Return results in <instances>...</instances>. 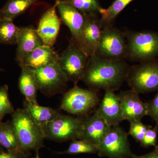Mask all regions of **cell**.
<instances>
[{"label": "cell", "instance_id": "34", "mask_svg": "<svg viewBox=\"0 0 158 158\" xmlns=\"http://www.w3.org/2000/svg\"><path fill=\"white\" fill-rule=\"evenodd\" d=\"M38 151H36V155H35V156L34 158H40Z\"/></svg>", "mask_w": 158, "mask_h": 158}, {"label": "cell", "instance_id": "24", "mask_svg": "<svg viewBox=\"0 0 158 158\" xmlns=\"http://www.w3.org/2000/svg\"><path fill=\"white\" fill-rule=\"evenodd\" d=\"M20 27H17L13 20L0 19V44H17Z\"/></svg>", "mask_w": 158, "mask_h": 158}, {"label": "cell", "instance_id": "8", "mask_svg": "<svg viewBox=\"0 0 158 158\" xmlns=\"http://www.w3.org/2000/svg\"><path fill=\"white\" fill-rule=\"evenodd\" d=\"M124 32L113 26L103 28L96 55L108 60H123L127 58V43Z\"/></svg>", "mask_w": 158, "mask_h": 158}, {"label": "cell", "instance_id": "21", "mask_svg": "<svg viewBox=\"0 0 158 158\" xmlns=\"http://www.w3.org/2000/svg\"><path fill=\"white\" fill-rule=\"evenodd\" d=\"M24 107L40 126L52 120L60 113L52 108L26 101Z\"/></svg>", "mask_w": 158, "mask_h": 158}, {"label": "cell", "instance_id": "17", "mask_svg": "<svg viewBox=\"0 0 158 158\" xmlns=\"http://www.w3.org/2000/svg\"><path fill=\"white\" fill-rule=\"evenodd\" d=\"M59 56L52 48L42 45L28 54L19 65L32 69H37L51 64L58 63Z\"/></svg>", "mask_w": 158, "mask_h": 158}, {"label": "cell", "instance_id": "5", "mask_svg": "<svg viewBox=\"0 0 158 158\" xmlns=\"http://www.w3.org/2000/svg\"><path fill=\"white\" fill-rule=\"evenodd\" d=\"M99 102L97 90L83 89L75 85L64 94L60 108L73 115L87 116Z\"/></svg>", "mask_w": 158, "mask_h": 158}, {"label": "cell", "instance_id": "18", "mask_svg": "<svg viewBox=\"0 0 158 158\" xmlns=\"http://www.w3.org/2000/svg\"><path fill=\"white\" fill-rule=\"evenodd\" d=\"M16 61L20 65L26 56L37 48L44 45L37 30L32 27H20L17 43Z\"/></svg>", "mask_w": 158, "mask_h": 158}, {"label": "cell", "instance_id": "1", "mask_svg": "<svg viewBox=\"0 0 158 158\" xmlns=\"http://www.w3.org/2000/svg\"><path fill=\"white\" fill-rule=\"evenodd\" d=\"M130 67L124 59L108 60L95 54L89 58L82 81L93 90L115 91L126 81Z\"/></svg>", "mask_w": 158, "mask_h": 158}, {"label": "cell", "instance_id": "20", "mask_svg": "<svg viewBox=\"0 0 158 158\" xmlns=\"http://www.w3.org/2000/svg\"><path fill=\"white\" fill-rule=\"evenodd\" d=\"M40 0H8L0 9V19L13 20Z\"/></svg>", "mask_w": 158, "mask_h": 158}, {"label": "cell", "instance_id": "33", "mask_svg": "<svg viewBox=\"0 0 158 158\" xmlns=\"http://www.w3.org/2000/svg\"><path fill=\"white\" fill-rule=\"evenodd\" d=\"M155 146V148L154 150L153 151V152L158 156V144L156 145Z\"/></svg>", "mask_w": 158, "mask_h": 158}, {"label": "cell", "instance_id": "26", "mask_svg": "<svg viewBox=\"0 0 158 158\" xmlns=\"http://www.w3.org/2000/svg\"><path fill=\"white\" fill-rule=\"evenodd\" d=\"M98 146L85 140H73L68 149L62 153L75 155L81 153H95L98 152Z\"/></svg>", "mask_w": 158, "mask_h": 158}, {"label": "cell", "instance_id": "6", "mask_svg": "<svg viewBox=\"0 0 158 158\" xmlns=\"http://www.w3.org/2000/svg\"><path fill=\"white\" fill-rule=\"evenodd\" d=\"M84 119L59 113L40 127L45 138L57 141H73L78 139Z\"/></svg>", "mask_w": 158, "mask_h": 158}, {"label": "cell", "instance_id": "14", "mask_svg": "<svg viewBox=\"0 0 158 158\" xmlns=\"http://www.w3.org/2000/svg\"><path fill=\"white\" fill-rule=\"evenodd\" d=\"M139 94L132 90L122 91L118 95L121 104L124 120L129 122L141 120L147 116V104L143 102Z\"/></svg>", "mask_w": 158, "mask_h": 158}, {"label": "cell", "instance_id": "36", "mask_svg": "<svg viewBox=\"0 0 158 158\" xmlns=\"http://www.w3.org/2000/svg\"><path fill=\"white\" fill-rule=\"evenodd\" d=\"M1 147H2V146H1V145H0V149H1Z\"/></svg>", "mask_w": 158, "mask_h": 158}, {"label": "cell", "instance_id": "25", "mask_svg": "<svg viewBox=\"0 0 158 158\" xmlns=\"http://www.w3.org/2000/svg\"><path fill=\"white\" fill-rule=\"evenodd\" d=\"M69 3L87 17L98 15L102 7L99 0H56Z\"/></svg>", "mask_w": 158, "mask_h": 158}, {"label": "cell", "instance_id": "27", "mask_svg": "<svg viewBox=\"0 0 158 158\" xmlns=\"http://www.w3.org/2000/svg\"><path fill=\"white\" fill-rule=\"evenodd\" d=\"M14 107L9 96V88L7 85L0 87V119L6 115L12 114L14 112Z\"/></svg>", "mask_w": 158, "mask_h": 158}, {"label": "cell", "instance_id": "16", "mask_svg": "<svg viewBox=\"0 0 158 158\" xmlns=\"http://www.w3.org/2000/svg\"><path fill=\"white\" fill-rule=\"evenodd\" d=\"M56 1L57 9L61 20L69 29L73 39L76 40L85 27L87 16L69 3Z\"/></svg>", "mask_w": 158, "mask_h": 158}, {"label": "cell", "instance_id": "19", "mask_svg": "<svg viewBox=\"0 0 158 158\" xmlns=\"http://www.w3.org/2000/svg\"><path fill=\"white\" fill-rule=\"evenodd\" d=\"M21 72L19 80V88L24 96L26 101L38 103L37 92L39 90L35 70L25 66H21Z\"/></svg>", "mask_w": 158, "mask_h": 158}, {"label": "cell", "instance_id": "12", "mask_svg": "<svg viewBox=\"0 0 158 158\" xmlns=\"http://www.w3.org/2000/svg\"><path fill=\"white\" fill-rule=\"evenodd\" d=\"M57 4L56 1L55 5L44 13L37 29L44 45L52 48L56 41L61 23V19L57 14Z\"/></svg>", "mask_w": 158, "mask_h": 158}, {"label": "cell", "instance_id": "28", "mask_svg": "<svg viewBox=\"0 0 158 158\" xmlns=\"http://www.w3.org/2000/svg\"><path fill=\"white\" fill-rule=\"evenodd\" d=\"M130 127L128 135H130L137 142H141L143 140L147 130L152 127L142 123L141 120L130 123Z\"/></svg>", "mask_w": 158, "mask_h": 158}, {"label": "cell", "instance_id": "23", "mask_svg": "<svg viewBox=\"0 0 158 158\" xmlns=\"http://www.w3.org/2000/svg\"><path fill=\"white\" fill-rule=\"evenodd\" d=\"M0 145L8 151H22L11 121L0 122Z\"/></svg>", "mask_w": 158, "mask_h": 158}, {"label": "cell", "instance_id": "22", "mask_svg": "<svg viewBox=\"0 0 158 158\" xmlns=\"http://www.w3.org/2000/svg\"><path fill=\"white\" fill-rule=\"evenodd\" d=\"M134 0H115L107 9L102 8L99 11L103 28L113 26L116 18Z\"/></svg>", "mask_w": 158, "mask_h": 158}, {"label": "cell", "instance_id": "35", "mask_svg": "<svg viewBox=\"0 0 158 158\" xmlns=\"http://www.w3.org/2000/svg\"><path fill=\"white\" fill-rule=\"evenodd\" d=\"M0 70H3V69H0Z\"/></svg>", "mask_w": 158, "mask_h": 158}, {"label": "cell", "instance_id": "10", "mask_svg": "<svg viewBox=\"0 0 158 158\" xmlns=\"http://www.w3.org/2000/svg\"><path fill=\"white\" fill-rule=\"evenodd\" d=\"M34 70L39 90L46 96L62 93L67 88L68 80L58 63Z\"/></svg>", "mask_w": 158, "mask_h": 158}, {"label": "cell", "instance_id": "15", "mask_svg": "<svg viewBox=\"0 0 158 158\" xmlns=\"http://www.w3.org/2000/svg\"><path fill=\"white\" fill-rule=\"evenodd\" d=\"M95 111L112 127L124 120L119 98L113 90H105L102 100Z\"/></svg>", "mask_w": 158, "mask_h": 158}, {"label": "cell", "instance_id": "11", "mask_svg": "<svg viewBox=\"0 0 158 158\" xmlns=\"http://www.w3.org/2000/svg\"><path fill=\"white\" fill-rule=\"evenodd\" d=\"M102 29L98 15L87 17L86 24L82 33L76 40L73 39L79 48L88 57L96 54Z\"/></svg>", "mask_w": 158, "mask_h": 158}, {"label": "cell", "instance_id": "32", "mask_svg": "<svg viewBox=\"0 0 158 158\" xmlns=\"http://www.w3.org/2000/svg\"><path fill=\"white\" fill-rule=\"evenodd\" d=\"M130 157L131 158H158V156L153 152L149 153L142 156H137L132 153Z\"/></svg>", "mask_w": 158, "mask_h": 158}, {"label": "cell", "instance_id": "13", "mask_svg": "<svg viewBox=\"0 0 158 158\" xmlns=\"http://www.w3.org/2000/svg\"><path fill=\"white\" fill-rule=\"evenodd\" d=\"M112 127L95 111L84 118L78 139L85 140L98 145Z\"/></svg>", "mask_w": 158, "mask_h": 158}, {"label": "cell", "instance_id": "31", "mask_svg": "<svg viewBox=\"0 0 158 158\" xmlns=\"http://www.w3.org/2000/svg\"><path fill=\"white\" fill-rule=\"evenodd\" d=\"M27 153L21 151H8L4 152L0 151V158H27Z\"/></svg>", "mask_w": 158, "mask_h": 158}, {"label": "cell", "instance_id": "30", "mask_svg": "<svg viewBox=\"0 0 158 158\" xmlns=\"http://www.w3.org/2000/svg\"><path fill=\"white\" fill-rule=\"evenodd\" d=\"M147 104V116H150L156 122L158 127V93L154 98Z\"/></svg>", "mask_w": 158, "mask_h": 158}, {"label": "cell", "instance_id": "7", "mask_svg": "<svg viewBox=\"0 0 158 158\" xmlns=\"http://www.w3.org/2000/svg\"><path fill=\"white\" fill-rule=\"evenodd\" d=\"M89 58L71 38L67 47L59 56L58 64L68 81L75 85L82 81Z\"/></svg>", "mask_w": 158, "mask_h": 158}, {"label": "cell", "instance_id": "9", "mask_svg": "<svg viewBox=\"0 0 158 158\" xmlns=\"http://www.w3.org/2000/svg\"><path fill=\"white\" fill-rule=\"evenodd\" d=\"M98 155L109 158H127L131 155L128 134L119 125L112 127L98 145Z\"/></svg>", "mask_w": 158, "mask_h": 158}, {"label": "cell", "instance_id": "3", "mask_svg": "<svg viewBox=\"0 0 158 158\" xmlns=\"http://www.w3.org/2000/svg\"><path fill=\"white\" fill-rule=\"evenodd\" d=\"M124 34L127 38V59L142 62L155 59L158 56V32H125Z\"/></svg>", "mask_w": 158, "mask_h": 158}, {"label": "cell", "instance_id": "37", "mask_svg": "<svg viewBox=\"0 0 158 158\" xmlns=\"http://www.w3.org/2000/svg\"><path fill=\"white\" fill-rule=\"evenodd\" d=\"M1 121H2V119H0V122H1Z\"/></svg>", "mask_w": 158, "mask_h": 158}, {"label": "cell", "instance_id": "4", "mask_svg": "<svg viewBox=\"0 0 158 158\" xmlns=\"http://www.w3.org/2000/svg\"><path fill=\"white\" fill-rule=\"evenodd\" d=\"M126 81L139 94L158 90V59L141 62L130 66Z\"/></svg>", "mask_w": 158, "mask_h": 158}, {"label": "cell", "instance_id": "29", "mask_svg": "<svg viewBox=\"0 0 158 158\" xmlns=\"http://www.w3.org/2000/svg\"><path fill=\"white\" fill-rule=\"evenodd\" d=\"M158 131V127L152 128L151 127L147 130L146 134L142 141L140 142L142 147L148 148L151 146H155L157 141V136Z\"/></svg>", "mask_w": 158, "mask_h": 158}, {"label": "cell", "instance_id": "2", "mask_svg": "<svg viewBox=\"0 0 158 158\" xmlns=\"http://www.w3.org/2000/svg\"><path fill=\"white\" fill-rule=\"evenodd\" d=\"M11 116L20 149L27 153L39 151L45 138L41 127L24 108L15 110Z\"/></svg>", "mask_w": 158, "mask_h": 158}]
</instances>
